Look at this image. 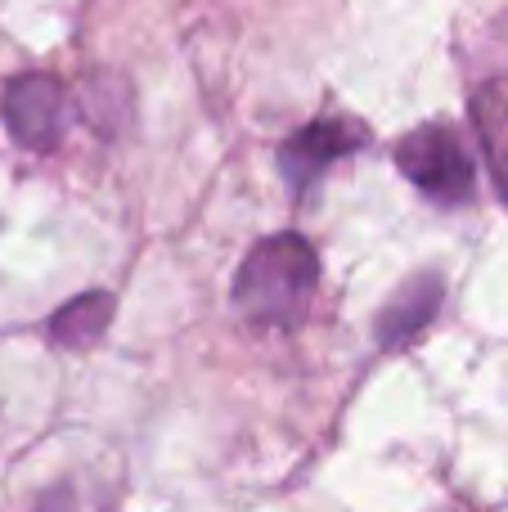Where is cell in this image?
<instances>
[{
	"label": "cell",
	"instance_id": "5",
	"mask_svg": "<svg viewBox=\"0 0 508 512\" xmlns=\"http://www.w3.org/2000/svg\"><path fill=\"white\" fill-rule=\"evenodd\" d=\"M437 301H441V283L432 279V274H419V279L405 283V288L392 297V306L383 310V319H378V337H383V346L410 342V337L437 315Z\"/></svg>",
	"mask_w": 508,
	"mask_h": 512
},
{
	"label": "cell",
	"instance_id": "4",
	"mask_svg": "<svg viewBox=\"0 0 508 512\" xmlns=\"http://www.w3.org/2000/svg\"><path fill=\"white\" fill-rule=\"evenodd\" d=\"M365 144V131L356 122H338V117H324V122H311L306 131H297L293 140L284 144V176L293 189H306L333 158L360 149Z\"/></svg>",
	"mask_w": 508,
	"mask_h": 512
},
{
	"label": "cell",
	"instance_id": "3",
	"mask_svg": "<svg viewBox=\"0 0 508 512\" xmlns=\"http://www.w3.org/2000/svg\"><path fill=\"white\" fill-rule=\"evenodd\" d=\"M5 126L23 149H54L63 131V86L45 72H23L5 86Z\"/></svg>",
	"mask_w": 508,
	"mask_h": 512
},
{
	"label": "cell",
	"instance_id": "1",
	"mask_svg": "<svg viewBox=\"0 0 508 512\" xmlns=\"http://www.w3.org/2000/svg\"><path fill=\"white\" fill-rule=\"evenodd\" d=\"M315 279H320V261L311 243L297 234H275L248 252L234 279V301L257 324H293L311 301Z\"/></svg>",
	"mask_w": 508,
	"mask_h": 512
},
{
	"label": "cell",
	"instance_id": "7",
	"mask_svg": "<svg viewBox=\"0 0 508 512\" xmlns=\"http://www.w3.org/2000/svg\"><path fill=\"white\" fill-rule=\"evenodd\" d=\"M477 126H482V144L495 167V180H500V189L508 198V95H504V86H491L477 95Z\"/></svg>",
	"mask_w": 508,
	"mask_h": 512
},
{
	"label": "cell",
	"instance_id": "2",
	"mask_svg": "<svg viewBox=\"0 0 508 512\" xmlns=\"http://www.w3.org/2000/svg\"><path fill=\"white\" fill-rule=\"evenodd\" d=\"M396 162L437 203H464L468 189H473V158H468L464 140L441 122L405 135L401 149H396Z\"/></svg>",
	"mask_w": 508,
	"mask_h": 512
},
{
	"label": "cell",
	"instance_id": "6",
	"mask_svg": "<svg viewBox=\"0 0 508 512\" xmlns=\"http://www.w3.org/2000/svg\"><path fill=\"white\" fill-rule=\"evenodd\" d=\"M108 315H113V297H104V292H86V297L68 301V306L54 315V342L90 346L108 328Z\"/></svg>",
	"mask_w": 508,
	"mask_h": 512
}]
</instances>
